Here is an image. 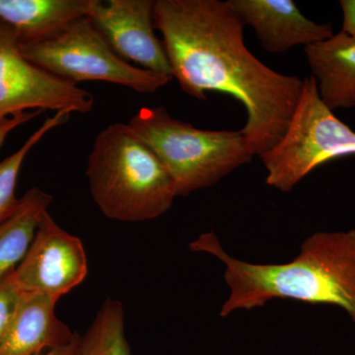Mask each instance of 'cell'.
Segmentation results:
<instances>
[{
    "instance_id": "cell-3",
    "label": "cell",
    "mask_w": 355,
    "mask_h": 355,
    "mask_svg": "<svg viewBox=\"0 0 355 355\" xmlns=\"http://www.w3.org/2000/svg\"><path fill=\"white\" fill-rule=\"evenodd\" d=\"M86 176L96 205L112 220H153L177 198L164 166L128 123H112L98 133Z\"/></svg>"
},
{
    "instance_id": "cell-20",
    "label": "cell",
    "mask_w": 355,
    "mask_h": 355,
    "mask_svg": "<svg viewBox=\"0 0 355 355\" xmlns=\"http://www.w3.org/2000/svg\"><path fill=\"white\" fill-rule=\"evenodd\" d=\"M78 338L79 336H77L73 342L67 343V345L44 350V352H41V354L37 355H76Z\"/></svg>"
},
{
    "instance_id": "cell-1",
    "label": "cell",
    "mask_w": 355,
    "mask_h": 355,
    "mask_svg": "<svg viewBox=\"0 0 355 355\" xmlns=\"http://www.w3.org/2000/svg\"><path fill=\"white\" fill-rule=\"evenodd\" d=\"M154 26L162 35L173 78L183 92L207 100L224 93L241 102L242 128L254 156H263L286 132L303 79L279 73L247 48L244 23L227 0H155Z\"/></svg>"
},
{
    "instance_id": "cell-11",
    "label": "cell",
    "mask_w": 355,
    "mask_h": 355,
    "mask_svg": "<svg viewBox=\"0 0 355 355\" xmlns=\"http://www.w3.org/2000/svg\"><path fill=\"white\" fill-rule=\"evenodd\" d=\"M57 301L23 291L10 326L0 340V355H37L73 342L76 334L58 319Z\"/></svg>"
},
{
    "instance_id": "cell-7",
    "label": "cell",
    "mask_w": 355,
    "mask_h": 355,
    "mask_svg": "<svg viewBox=\"0 0 355 355\" xmlns=\"http://www.w3.org/2000/svg\"><path fill=\"white\" fill-rule=\"evenodd\" d=\"M94 103L88 91L28 60L15 31L0 20V118L44 110L87 114Z\"/></svg>"
},
{
    "instance_id": "cell-8",
    "label": "cell",
    "mask_w": 355,
    "mask_h": 355,
    "mask_svg": "<svg viewBox=\"0 0 355 355\" xmlns=\"http://www.w3.org/2000/svg\"><path fill=\"white\" fill-rule=\"evenodd\" d=\"M87 275L83 241L60 227L50 212H44L27 254L14 272L20 288L58 302L80 286Z\"/></svg>"
},
{
    "instance_id": "cell-4",
    "label": "cell",
    "mask_w": 355,
    "mask_h": 355,
    "mask_svg": "<svg viewBox=\"0 0 355 355\" xmlns=\"http://www.w3.org/2000/svg\"><path fill=\"white\" fill-rule=\"evenodd\" d=\"M128 123L164 166L177 197L214 187L254 157L241 130H200L162 106L140 108Z\"/></svg>"
},
{
    "instance_id": "cell-19",
    "label": "cell",
    "mask_w": 355,
    "mask_h": 355,
    "mask_svg": "<svg viewBox=\"0 0 355 355\" xmlns=\"http://www.w3.org/2000/svg\"><path fill=\"white\" fill-rule=\"evenodd\" d=\"M343 12L342 32L355 37V0H340Z\"/></svg>"
},
{
    "instance_id": "cell-16",
    "label": "cell",
    "mask_w": 355,
    "mask_h": 355,
    "mask_svg": "<svg viewBox=\"0 0 355 355\" xmlns=\"http://www.w3.org/2000/svg\"><path fill=\"white\" fill-rule=\"evenodd\" d=\"M70 114L67 112H58L46 119L18 150L0 162V224L12 216L19 205L20 198L16 197V187L21 168L28 154L46 133L67 123Z\"/></svg>"
},
{
    "instance_id": "cell-5",
    "label": "cell",
    "mask_w": 355,
    "mask_h": 355,
    "mask_svg": "<svg viewBox=\"0 0 355 355\" xmlns=\"http://www.w3.org/2000/svg\"><path fill=\"white\" fill-rule=\"evenodd\" d=\"M349 155H355L354 130L324 104L314 77H305L286 132L260 157L268 172L266 184L287 193L319 166Z\"/></svg>"
},
{
    "instance_id": "cell-9",
    "label": "cell",
    "mask_w": 355,
    "mask_h": 355,
    "mask_svg": "<svg viewBox=\"0 0 355 355\" xmlns=\"http://www.w3.org/2000/svg\"><path fill=\"white\" fill-rule=\"evenodd\" d=\"M153 9V0H97L89 18L125 62L173 78L164 46L154 32Z\"/></svg>"
},
{
    "instance_id": "cell-15",
    "label": "cell",
    "mask_w": 355,
    "mask_h": 355,
    "mask_svg": "<svg viewBox=\"0 0 355 355\" xmlns=\"http://www.w3.org/2000/svg\"><path fill=\"white\" fill-rule=\"evenodd\" d=\"M76 355H130L120 301L103 303L85 335L79 336Z\"/></svg>"
},
{
    "instance_id": "cell-18",
    "label": "cell",
    "mask_w": 355,
    "mask_h": 355,
    "mask_svg": "<svg viewBox=\"0 0 355 355\" xmlns=\"http://www.w3.org/2000/svg\"><path fill=\"white\" fill-rule=\"evenodd\" d=\"M41 113L42 111L24 112V113L0 118V148L6 142L7 137L13 130L21 127V125H25V123H29L30 121L34 120Z\"/></svg>"
},
{
    "instance_id": "cell-6",
    "label": "cell",
    "mask_w": 355,
    "mask_h": 355,
    "mask_svg": "<svg viewBox=\"0 0 355 355\" xmlns=\"http://www.w3.org/2000/svg\"><path fill=\"white\" fill-rule=\"evenodd\" d=\"M20 50L32 64L74 85L103 81L151 94L172 80L123 60L89 17L76 20L50 39L20 44Z\"/></svg>"
},
{
    "instance_id": "cell-13",
    "label": "cell",
    "mask_w": 355,
    "mask_h": 355,
    "mask_svg": "<svg viewBox=\"0 0 355 355\" xmlns=\"http://www.w3.org/2000/svg\"><path fill=\"white\" fill-rule=\"evenodd\" d=\"M97 0H0V20L10 26L20 44L55 36L81 18L89 17Z\"/></svg>"
},
{
    "instance_id": "cell-17",
    "label": "cell",
    "mask_w": 355,
    "mask_h": 355,
    "mask_svg": "<svg viewBox=\"0 0 355 355\" xmlns=\"http://www.w3.org/2000/svg\"><path fill=\"white\" fill-rule=\"evenodd\" d=\"M22 294L14 272L0 282V340L15 316Z\"/></svg>"
},
{
    "instance_id": "cell-12",
    "label": "cell",
    "mask_w": 355,
    "mask_h": 355,
    "mask_svg": "<svg viewBox=\"0 0 355 355\" xmlns=\"http://www.w3.org/2000/svg\"><path fill=\"white\" fill-rule=\"evenodd\" d=\"M304 53L324 104L333 112L355 108V37L340 31Z\"/></svg>"
},
{
    "instance_id": "cell-2",
    "label": "cell",
    "mask_w": 355,
    "mask_h": 355,
    "mask_svg": "<svg viewBox=\"0 0 355 355\" xmlns=\"http://www.w3.org/2000/svg\"><path fill=\"white\" fill-rule=\"evenodd\" d=\"M191 249L223 263L229 295L220 309L226 318L236 311L263 307L273 299L336 306L355 324V229L316 232L303 241L293 260L253 263L226 253L214 231L200 235Z\"/></svg>"
},
{
    "instance_id": "cell-10",
    "label": "cell",
    "mask_w": 355,
    "mask_h": 355,
    "mask_svg": "<svg viewBox=\"0 0 355 355\" xmlns=\"http://www.w3.org/2000/svg\"><path fill=\"white\" fill-rule=\"evenodd\" d=\"M245 26L253 28L266 51L284 53L294 46H312L331 38L333 25L318 24L299 10L293 0H227Z\"/></svg>"
},
{
    "instance_id": "cell-14",
    "label": "cell",
    "mask_w": 355,
    "mask_h": 355,
    "mask_svg": "<svg viewBox=\"0 0 355 355\" xmlns=\"http://www.w3.org/2000/svg\"><path fill=\"white\" fill-rule=\"evenodd\" d=\"M51 202L50 193L34 187L20 198L12 216L0 224V282L12 275L24 259Z\"/></svg>"
}]
</instances>
